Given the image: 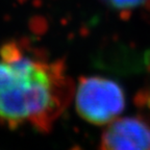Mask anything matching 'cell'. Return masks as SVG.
Returning a JSON list of instances; mask_svg holds the SVG:
<instances>
[{
  "mask_svg": "<svg viewBox=\"0 0 150 150\" xmlns=\"http://www.w3.org/2000/svg\"><path fill=\"white\" fill-rule=\"evenodd\" d=\"M75 92L62 59H51L25 41L0 48V125L48 132Z\"/></svg>",
  "mask_w": 150,
  "mask_h": 150,
  "instance_id": "6da1fadb",
  "label": "cell"
},
{
  "mask_svg": "<svg viewBox=\"0 0 150 150\" xmlns=\"http://www.w3.org/2000/svg\"><path fill=\"white\" fill-rule=\"evenodd\" d=\"M78 115L94 125H105L123 112L125 96L116 81L99 76L81 77L74 92Z\"/></svg>",
  "mask_w": 150,
  "mask_h": 150,
  "instance_id": "7a4b0ae2",
  "label": "cell"
},
{
  "mask_svg": "<svg viewBox=\"0 0 150 150\" xmlns=\"http://www.w3.org/2000/svg\"><path fill=\"white\" fill-rule=\"evenodd\" d=\"M100 150H150V126L140 118H117L103 131Z\"/></svg>",
  "mask_w": 150,
  "mask_h": 150,
  "instance_id": "3957f363",
  "label": "cell"
},
{
  "mask_svg": "<svg viewBox=\"0 0 150 150\" xmlns=\"http://www.w3.org/2000/svg\"><path fill=\"white\" fill-rule=\"evenodd\" d=\"M106 3L112 8L126 12L141 6L145 0H105Z\"/></svg>",
  "mask_w": 150,
  "mask_h": 150,
  "instance_id": "277c9868",
  "label": "cell"
}]
</instances>
